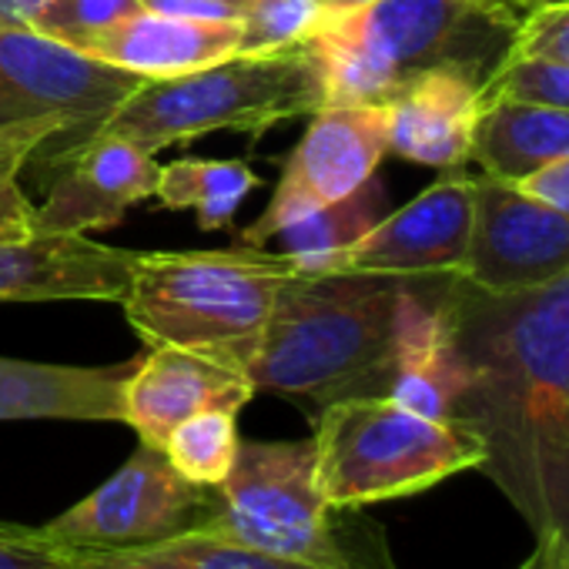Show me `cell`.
Segmentation results:
<instances>
[{"instance_id":"6da1fadb","label":"cell","mask_w":569,"mask_h":569,"mask_svg":"<svg viewBox=\"0 0 569 569\" xmlns=\"http://www.w3.org/2000/svg\"><path fill=\"white\" fill-rule=\"evenodd\" d=\"M442 306L466 366L452 422L536 539L569 546V274L506 296L452 274Z\"/></svg>"},{"instance_id":"7a4b0ae2","label":"cell","mask_w":569,"mask_h":569,"mask_svg":"<svg viewBox=\"0 0 569 569\" xmlns=\"http://www.w3.org/2000/svg\"><path fill=\"white\" fill-rule=\"evenodd\" d=\"M406 284L409 278L366 271L289 274L248 366L254 392L306 399L319 409L389 396Z\"/></svg>"},{"instance_id":"3957f363","label":"cell","mask_w":569,"mask_h":569,"mask_svg":"<svg viewBox=\"0 0 569 569\" xmlns=\"http://www.w3.org/2000/svg\"><path fill=\"white\" fill-rule=\"evenodd\" d=\"M296 261L234 244L224 251H138L121 299L148 349L174 346L248 376L281 281Z\"/></svg>"},{"instance_id":"277c9868","label":"cell","mask_w":569,"mask_h":569,"mask_svg":"<svg viewBox=\"0 0 569 569\" xmlns=\"http://www.w3.org/2000/svg\"><path fill=\"white\" fill-rule=\"evenodd\" d=\"M201 529L316 566L396 569L382 529L359 509H332L319 492L312 439H244Z\"/></svg>"},{"instance_id":"5b68a950","label":"cell","mask_w":569,"mask_h":569,"mask_svg":"<svg viewBox=\"0 0 569 569\" xmlns=\"http://www.w3.org/2000/svg\"><path fill=\"white\" fill-rule=\"evenodd\" d=\"M322 104L319 68L309 48L299 44L268 54H231L181 78L144 81L91 134L124 138L158 154L211 131L261 134L281 121L316 114Z\"/></svg>"},{"instance_id":"8992f818","label":"cell","mask_w":569,"mask_h":569,"mask_svg":"<svg viewBox=\"0 0 569 569\" xmlns=\"http://www.w3.org/2000/svg\"><path fill=\"white\" fill-rule=\"evenodd\" d=\"M316 479L332 509H366L482 466L479 439L452 419H426L389 396L342 399L316 416Z\"/></svg>"},{"instance_id":"52a82bcc","label":"cell","mask_w":569,"mask_h":569,"mask_svg":"<svg viewBox=\"0 0 569 569\" xmlns=\"http://www.w3.org/2000/svg\"><path fill=\"white\" fill-rule=\"evenodd\" d=\"M472 21H489L472 0H376L329 11L306 48L326 104H386L422 71L462 64L452 54Z\"/></svg>"},{"instance_id":"ba28073f","label":"cell","mask_w":569,"mask_h":569,"mask_svg":"<svg viewBox=\"0 0 569 569\" xmlns=\"http://www.w3.org/2000/svg\"><path fill=\"white\" fill-rule=\"evenodd\" d=\"M214 486L188 482L164 449L141 442L94 492L41 526L68 552H114L164 542L208 522Z\"/></svg>"},{"instance_id":"9c48e42d","label":"cell","mask_w":569,"mask_h":569,"mask_svg":"<svg viewBox=\"0 0 569 569\" xmlns=\"http://www.w3.org/2000/svg\"><path fill=\"white\" fill-rule=\"evenodd\" d=\"M389 151L386 104H326L312 114L306 138L292 148L268 208L234 244L261 248L281 228L362 188Z\"/></svg>"},{"instance_id":"30bf717a","label":"cell","mask_w":569,"mask_h":569,"mask_svg":"<svg viewBox=\"0 0 569 569\" xmlns=\"http://www.w3.org/2000/svg\"><path fill=\"white\" fill-rule=\"evenodd\" d=\"M144 78L38 31H0V128L64 118L71 141L91 134Z\"/></svg>"},{"instance_id":"8fae6325","label":"cell","mask_w":569,"mask_h":569,"mask_svg":"<svg viewBox=\"0 0 569 569\" xmlns=\"http://www.w3.org/2000/svg\"><path fill=\"white\" fill-rule=\"evenodd\" d=\"M569 274V214L492 174L472 178V228L459 281L479 292H526Z\"/></svg>"},{"instance_id":"7c38bea8","label":"cell","mask_w":569,"mask_h":569,"mask_svg":"<svg viewBox=\"0 0 569 569\" xmlns=\"http://www.w3.org/2000/svg\"><path fill=\"white\" fill-rule=\"evenodd\" d=\"M472 228V178L452 174L429 184L406 208L382 221L346 251L332 254L322 271H366L392 278H452L459 274Z\"/></svg>"},{"instance_id":"4fadbf2b","label":"cell","mask_w":569,"mask_h":569,"mask_svg":"<svg viewBox=\"0 0 569 569\" xmlns=\"http://www.w3.org/2000/svg\"><path fill=\"white\" fill-rule=\"evenodd\" d=\"M58 181L34 208V234H88L121 224L124 211L154 194L161 164L144 148L88 134L58 154Z\"/></svg>"},{"instance_id":"5bb4252c","label":"cell","mask_w":569,"mask_h":569,"mask_svg":"<svg viewBox=\"0 0 569 569\" xmlns=\"http://www.w3.org/2000/svg\"><path fill=\"white\" fill-rule=\"evenodd\" d=\"M134 254L88 234L0 241V302H121Z\"/></svg>"},{"instance_id":"9a60e30c","label":"cell","mask_w":569,"mask_h":569,"mask_svg":"<svg viewBox=\"0 0 569 569\" xmlns=\"http://www.w3.org/2000/svg\"><path fill=\"white\" fill-rule=\"evenodd\" d=\"M251 396L254 386L244 372L188 349L158 346L134 362L124 382L121 422L138 432V442L161 449L168 432L194 412H238Z\"/></svg>"},{"instance_id":"2e32d148","label":"cell","mask_w":569,"mask_h":569,"mask_svg":"<svg viewBox=\"0 0 569 569\" xmlns=\"http://www.w3.org/2000/svg\"><path fill=\"white\" fill-rule=\"evenodd\" d=\"M389 108V151L399 158L452 171L472 151L479 121V81L469 64H439L412 78Z\"/></svg>"},{"instance_id":"e0dca14e","label":"cell","mask_w":569,"mask_h":569,"mask_svg":"<svg viewBox=\"0 0 569 569\" xmlns=\"http://www.w3.org/2000/svg\"><path fill=\"white\" fill-rule=\"evenodd\" d=\"M81 51L144 81H164L238 54V21H194L141 8L91 38Z\"/></svg>"},{"instance_id":"ac0fdd59","label":"cell","mask_w":569,"mask_h":569,"mask_svg":"<svg viewBox=\"0 0 569 569\" xmlns=\"http://www.w3.org/2000/svg\"><path fill=\"white\" fill-rule=\"evenodd\" d=\"M134 362L51 366V362H24V359L0 356V422H18V419L121 422L124 382Z\"/></svg>"},{"instance_id":"d6986e66","label":"cell","mask_w":569,"mask_h":569,"mask_svg":"<svg viewBox=\"0 0 569 569\" xmlns=\"http://www.w3.org/2000/svg\"><path fill=\"white\" fill-rule=\"evenodd\" d=\"M569 154V111L549 104H486L469 158L499 181H519Z\"/></svg>"},{"instance_id":"ffe728a7","label":"cell","mask_w":569,"mask_h":569,"mask_svg":"<svg viewBox=\"0 0 569 569\" xmlns=\"http://www.w3.org/2000/svg\"><path fill=\"white\" fill-rule=\"evenodd\" d=\"M71 559L74 569H349V566H316L278 552H264L258 546L204 529L138 549L71 552Z\"/></svg>"},{"instance_id":"44dd1931","label":"cell","mask_w":569,"mask_h":569,"mask_svg":"<svg viewBox=\"0 0 569 569\" xmlns=\"http://www.w3.org/2000/svg\"><path fill=\"white\" fill-rule=\"evenodd\" d=\"M261 188V178L244 161H218V158H181L161 164L154 198L164 208H194L201 231L231 228L244 198Z\"/></svg>"},{"instance_id":"7402d4cb","label":"cell","mask_w":569,"mask_h":569,"mask_svg":"<svg viewBox=\"0 0 569 569\" xmlns=\"http://www.w3.org/2000/svg\"><path fill=\"white\" fill-rule=\"evenodd\" d=\"M382 221V184L372 174L352 194L316 208L312 214L281 228L274 238L281 241V254L296 261V271H322V264L356 244Z\"/></svg>"},{"instance_id":"603a6c76","label":"cell","mask_w":569,"mask_h":569,"mask_svg":"<svg viewBox=\"0 0 569 569\" xmlns=\"http://www.w3.org/2000/svg\"><path fill=\"white\" fill-rule=\"evenodd\" d=\"M238 412L231 409H204L191 419L178 422L164 439L168 462L194 486H218L238 456Z\"/></svg>"},{"instance_id":"cb8c5ba5","label":"cell","mask_w":569,"mask_h":569,"mask_svg":"<svg viewBox=\"0 0 569 569\" xmlns=\"http://www.w3.org/2000/svg\"><path fill=\"white\" fill-rule=\"evenodd\" d=\"M68 134L64 118H34L0 128V241L34 234V204L21 188V171L41 144Z\"/></svg>"},{"instance_id":"d4e9b609","label":"cell","mask_w":569,"mask_h":569,"mask_svg":"<svg viewBox=\"0 0 569 569\" xmlns=\"http://www.w3.org/2000/svg\"><path fill=\"white\" fill-rule=\"evenodd\" d=\"M329 18L326 0H244L238 54H268L306 44Z\"/></svg>"},{"instance_id":"484cf974","label":"cell","mask_w":569,"mask_h":569,"mask_svg":"<svg viewBox=\"0 0 569 569\" xmlns=\"http://www.w3.org/2000/svg\"><path fill=\"white\" fill-rule=\"evenodd\" d=\"M549 104L569 111V64L546 58H516L506 54L499 68L479 84V111L486 104Z\"/></svg>"},{"instance_id":"4316f807","label":"cell","mask_w":569,"mask_h":569,"mask_svg":"<svg viewBox=\"0 0 569 569\" xmlns=\"http://www.w3.org/2000/svg\"><path fill=\"white\" fill-rule=\"evenodd\" d=\"M134 11H141V0H51L31 31L81 51L91 38L131 18Z\"/></svg>"},{"instance_id":"83f0119b","label":"cell","mask_w":569,"mask_h":569,"mask_svg":"<svg viewBox=\"0 0 569 569\" xmlns=\"http://www.w3.org/2000/svg\"><path fill=\"white\" fill-rule=\"evenodd\" d=\"M506 54L569 64V0L566 4H546V8L529 11L516 24L512 44Z\"/></svg>"},{"instance_id":"f1b7e54d","label":"cell","mask_w":569,"mask_h":569,"mask_svg":"<svg viewBox=\"0 0 569 569\" xmlns=\"http://www.w3.org/2000/svg\"><path fill=\"white\" fill-rule=\"evenodd\" d=\"M0 569H74V559L41 526L0 519Z\"/></svg>"},{"instance_id":"f546056e","label":"cell","mask_w":569,"mask_h":569,"mask_svg":"<svg viewBox=\"0 0 569 569\" xmlns=\"http://www.w3.org/2000/svg\"><path fill=\"white\" fill-rule=\"evenodd\" d=\"M509 184H516L522 194L569 214V154L559 158V161H549L539 171H532V174H526L519 181H509Z\"/></svg>"},{"instance_id":"4dcf8cb0","label":"cell","mask_w":569,"mask_h":569,"mask_svg":"<svg viewBox=\"0 0 569 569\" xmlns=\"http://www.w3.org/2000/svg\"><path fill=\"white\" fill-rule=\"evenodd\" d=\"M141 8L194 21H238L244 0H141Z\"/></svg>"},{"instance_id":"1f68e13d","label":"cell","mask_w":569,"mask_h":569,"mask_svg":"<svg viewBox=\"0 0 569 569\" xmlns=\"http://www.w3.org/2000/svg\"><path fill=\"white\" fill-rule=\"evenodd\" d=\"M51 0H0V31H31Z\"/></svg>"},{"instance_id":"d6a6232c","label":"cell","mask_w":569,"mask_h":569,"mask_svg":"<svg viewBox=\"0 0 569 569\" xmlns=\"http://www.w3.org/2000/svg\"><path fill=\"white\" fill-rule=\"evenodd\" d=\"M472 4H476V11L486 14L492 24H509V21H512V14H509V0H472Z\"/></svg>"},{"instance_id":"836d02e7","label":"cell","mask_w":569,"mask_h":569,"mask_svg":"<svg viewBox=\"0 0 569 569\" xmlns=\"http://www.w3.org/2000/svg\"><path fill=\"white\" fill-rule=\"evenodd\" d=\"M516 569H549V546L536 539V549H532Z\"/></svg>"},{"instance_id":"e575fe53","label":"cell","mask_w":569,"mask_h":569,"mask_svg":"<svg viewBox=\"0 0 569 569\" xmlns=\"http://www.w3.org/2000/svg\"><path fill=\"white\" fill-rule=\"evenodd\" d=\"M546 546H549V569H569V546H552V542Z\"/></svg>"},{"instance_id":"d590c367","label":"cell","mask_w":569,"mask_h":569,"mask_svg":"<svg viewBox=\"0 0 569 569\" xmlns=\"http://www.w3.org/2000/svg\"><path fill=\"white\" fill-rule=\"evenodd\" d=\"M329 11H356V8H366V4H376V0H326Z\"/></svg>"}]
</instances>
